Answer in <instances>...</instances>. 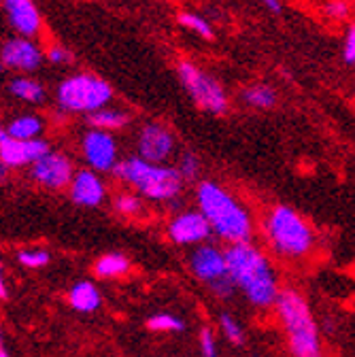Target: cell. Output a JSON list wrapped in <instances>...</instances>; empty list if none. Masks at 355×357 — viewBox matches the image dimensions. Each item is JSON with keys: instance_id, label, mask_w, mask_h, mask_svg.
Returning a JSON list of instances; mask_svg holds the SVG:
<instances>
[{"instance_id": "obj_1", "label": "cell", "mask_w": 355, "mask_h": 357, "mask_svg": "<svg viewBox=\"0 0 355 357\" xmlns=\"http://www.w3.org/2000/svg\"><path fill=\"white\" fill-rule=\"evenodd\" d=\"M228 273L236 285V289L245 296V300L255 308H275L281 285L275 268L257 245L251 241L236 243L226 247Z\"/></svg>"}, {"instance_id": "obj_2", "label": "cell", "mask_w": 355, "mask_h": 357, "mask_svg": "<svg viewBox=\"0 0 355 357\" xmlns=\"http://www.w3.org/2000/svg\"><path fill=\"white\" fill-rule=\"evenodd\" d=\"M198 211L209 219L213 234L228 245L247 243L253 238V219L247 206L236 200L226 188L215 181H202L196 188Z\"/></svg>"}, {"instance_id": "obj_3", "label": "cell", "mask_w": 355, "mask_h": 357, "mask_svg": "<svg viewBox=\"0 0 355 357\" xmlns=\"http://www.w3.org/2000/svg\"><path fill=\"white\" fill-rule=\"evenodd\" d=\"M275 312L287 336V349L294 357H324L317 321L300 291L292 287L281 289Z\"/></svg>"}, {"instance_id": "obj_4", "label": "cell", "mask_w": 355, "mask_h": 357, "mask_svg": "<svg viewBox=\"0 0 355 357\" xmlns=\"http://www.w3.org/2000/svg\"><path fill=\"white\" fill-rule=\"evenodd\" d=\"M113 172L121 183L135 188L151 202H172L181 196L183 190L179 170L164 164H151L139 155L121 160Z\"/></svg>"}, {"instance_id": "obj_5", "label": "cell", "mask_w": 355, "mask_h": 357, "mask_svg": "<svg viewBox=\"0 0 355 357\" xmlns=\"http://www.w3.org/2000/svg\"><path fill=\"white\" fill-rule=\"evenodd\" d=\"M264 236L271 249L285 259H302L315 247L308 221L287 204H275L264 217Z\"/></svg>"}, {"instance_id": "obj_6", "label": "cell", "mask_w": 355, "mask_h": 357, "mask_svg": "<svg viewBox=\"0 0 355 357\" xmlns=\"http://www.w3.org/2000/svg\"><path fill=\"white\" fill-rule=\"evenodd\" d=\"M113 98V87L92 75V73H77L60 81L56 89V102L64 113H83L92 115L105 109Z\"/></svg>"}, {"instance_id": "obj_7", "label": "cell", "mask_w": 355, "mask_h": 357, "mask_svg": "<svg viewBox=\"0 0 355 357\" xmlns=\"http://www.w3.org/2000/svg\"><path fill=\"white\" fill-rule=\"evenodd\" d=\"M190 271L219 300H230L234 296L236 285L228 273L226 249H219L211 243L194 247V251L190 253Z\"/></svg>"}, {"instance_id": "obj_8", "label": "cell", "mask_w": 355, "mask_h": 357, "mask_svg": "<svg viewBox=\"0 0 355 357\" xmlns=\"http://www.w3.org/2000/svg\"><path fill=\"white\" fill-rule=\"evenodd\" d=\"M176 75H179V81L186 92L190 94V98L202 111L213 113V115H224L228 111L230 107L228 94L215 77H211L209 73H204L202 68H198L194 62H188V60L179 62Z\"/></svg>"}, {"instance_id": "obj_9", "label": "cell", "mask_w": 355, "mask_h": 357, "mask_svg": "<svg viewBox=\"0 0 355 357\" xmlns=\"http://www.w3.org/2000/svg\"><path fill=\"white\" fill-rule=\"evenodd\" d=\"M81 155L96 172H113L119 164V149L113 132L90 128L81 139Z\"/></svg>"}, {"instance_id": "obj_10", "label": "cell", "mask_w": 355, "mask_h": 357, "mask_svg": "<svg viewBox=\"0 0 355 357\" xmlns=\"http://www.w3.org/2000/svg\"><path fill=\"white\" fill-rule=\"evenodd\" d=\"M77 170L73 160L62 153V151H50L47 155H43L36 164L30 166V178L45 190H66L70 188L73 178Z\"/></svg>"}, {"instance_id": "obj_11", "label": "cell", "mask_w": 355, "mask_h": 357, "mask_svg": "<svg viewBox=\"0 0 355 357\" xmlns=\"http://www.w3.org/2000/svg\"><path fill=\"white\" fill-rule=\"evenodd\" d=\"M166 234L170 243L179 247H198L209 243L211 236H215L209 219L198 208L176 213L168 223Z\"/></svg>"}, {"instance_id": "obj_12", "label": "cell", "mask_w": 355, "mask_h": 357, "mask_svg": "<svg viewBox=\"0 0 355 357\" xmlns=\"http://www.w3.org/2000/svg\"><path fill=\"white\" fill-rule=\"evenodd\" d=\"M52 151L50 143L43 139L34 141H20L13 139L3 130L0 132V162L3 168H24L36 164L43 155H47Z\"/></svg>"}, {"instance_id": "obj_13", "label": "cell", "mask_w": 355, "mask_h": 357, "mask_svg": "<svg viewBox=\"0 0 355 357\" xmlns=\"http://www.w3.org/2000/svg\"><path fill=\"white\" fill-rule=\"evenodd\" d=\"M137 151H139V158H143L151 164H164L174 153L172 132L166 126L156 123V121L145 123L139 132Z\"/></svg>"}, {"instance_id": "obj_14", "label": "cell", "mask_w": 355, "mask_h": 357, "mask_svg": "<svg viewBox=\"0 0 355 357\" xmlns=\"http://www.w3.org/2000/svg\"><path fill=\"white\" fill-rule=\"evenodd\" d=\"M0 62L9 70L34 73L43 64V52L32 38L15 36L5 40L3 50H0Z\"/></svg>"}, {"instance_id": "obj_15", "label": "cell", "mask_w": 355, "mask_h": 357, "mask_svg": "<svg viewBox=\"0 0 355 357\" xmlns=\"http://www.w3.org/2000/svg\"><path fill=\"white\" fill-rule=\"evenodd\" d=\"M68 194L77 206L98 208L107 198V188L100 178V172L87 168V170H77L73 183L68 188Z\"/></svg>"}, {"instance_id": "obj_16", "label": "cell", "mask_w": 355, "mask_h": 357, "mask_svg": "<svg viewBox=\"0 0 355 357\" xmlns=\"http://www.w3.org/2000/svg\"><path fill=\"white\" fill-rule=\"evenodd\" d=\"M3 9L7 13V22L9 26L26 36V38H34L40 32V13L34 5V0H3Z\"/></svg>"}, {"instance_id": "obj_17", "label": "cell", "mask_w": 355, "mask_h": 357, "mask_svg": "<svg viewBox=\"0 0 355 357\" xmlns=\"http://www.w3.org/2000/svg\"><path fill=\"white\" fill-rule=\"evenodd\" d=\"M68 304L77 310V312H96L103 304V296L100 289L92 283V281H79L70 287L68 291Z\"/></svg>"}, {"instance_id": "obj_18", "label": "cell", "mask_w": 355, "mask_h": 357, "mask_svg": "<svg viewBox=\"0 0 355 357\" xmlns=\"http://www.w3.org/2000/svg\"><path fill=\"white\" fill-rule=\"evenodd\" d=\"M5 132L9 134V137L20 139V141H34L43 134V121L38 115H32V113L17 115L9 121Z\"/></svg>"}, {"instance_id": "obj_19", "label": "cell", "mask_w": 355, "mask_h": 357, "mask_svg": "<svg viewBox=\"0 0 355 357\" xmlns=\"http://www.w3.org/2000/svg\"><path fill=\"white\" fill-rule=\"evenodd\" d=\"M9 92L28 102V105H40L43 100H45V87H43L36 79L32 77H15L9 81Z\"/></svg>"}, {"instance_id": "obj_20", "label": "cell", "mask_w": 355, "mask_h": 357, "mask_svg": "<svg viewBox=\"0 0 355 357\" xmlns=\"http://www.w3.org/2000/svg\"><path fill=\"white\" fill-rule=\"evenodd\" d=\"M130 259L123 253H105L94 261V275L98 279H119L128 275Z\"/></svg>"}, {"instance_id": "obj_21", "label": "cell", "mask_w": 355, "mask_h": 357, "mask_svg": "<svg viewBox=\"0 0 355 357\" xmlns=\"http://www.w3.org/2000/svg\"><path fill=\"white\" fill-rule=\"evenodd\" d=\"M87 123L90 128H96V130H105V132H115V130H121L130 123V115L126 111H119V109H100L92 115H87Z\"/></svg>"}, {"instance_id": "obj_22", "label": "cell", "mask_w": 355, "mask_h": 357, "mask_svg": "<svg viewBox=\"0 0 355 357\" xmlns=\"http://www.w3.org/2000/svg\"><path fill=\"white\" fill-rule=\"evenodd\" d=\"M243 100L253 109H273L277 105V92L271 85H251L243 92Z\"/></svg>"}, {"instance_id": "obj_23", "label": "cell", "mask_w": 355, "mask_h": 357, "mask_svg": "<svg viewBox=\"0 0 355 357\" xmlns=\"http://www.w3.org/2000/svg\"><path fill=\"white\" fill-rule=\"evenodd\" d=\"M145 326L151 332H160V334H174V332H183L186 330V321L181 317L172 315V312H158V315H151Z\"/></svg>"}, {"instance_id": "obj_24", "label": "cell", "mask_w": 355, "mask_h": 357, "mask_svg": "<svg viewBox=\"0 0 355 357\" xmlns=\"http://www.w3.org/2000/svg\"><path fill=\"white\" fill-rule=\"evenodd\" d=\"M219 330H221V334L226 336L228 342H232L236 347L245 344V330H243V326L232 315H228V312H221V315H219Z\"/></svg>"}, {"instance_id": "obj_25", "label": "cell", "mask_w": 355, "mask_h": 357, "mask_svg": "<svg viewBox=\"0 0 355 357\" xmlns=\"http://www.w3.org/2000/svg\"><path fill=\"white\" fill-rule=\"evenodd\" d=\"M17 261L24 266V268H30V271H36V268H43L52 261V255L50 251L45 249H22L17 251Z\"/></svg>"}, {"instance_id": "obj_26", "label": "cell", "mask_w": 355, "mask_h": 357, "mask_svg": "<svg viewBox=\"0 0 355 357\" xmlns=\"http://www.w3.org/2000/svg\"><path fill=\"white\" fill-rule=\"evenodd\" d=\"M113 206L121 217H137L143 211V200L137 194H119Z\"/></svg>"}, {"instance_id": "obj_27", "label": "cell", "mask_w": 355, "mask_h": 357, "mask_svg": "<svg viewBox=\"0 0 355 357\" xmlns=\"http://www.w3.org/2000/svg\"><path fill=\"white\" fill-rule=\"evenodd\" d=\"M200 168H202L200 158L194 155L192 151L183 153V155L179 158V164H176V170H179V174H181L183 181H196L198 174H200Z\"/></svg>"}, {"instance_id": "obj_28", "label": "cell", "mask_w": 355, "mask_h": 357, "mask_svg": "<svg viewBox=\"0 0 355 357\" xmlns=\"http://www.w3.org/2000/svg\"><path fill=\"white\" fill-rule=\"evenodd\" d=\"M179 24L181 26H186V28H190V30H194L196 34H200V36H204V38H211L213 36V28H211V24L204 20V17H200V15H196V13H179Z\"/></svg>"}, {"instance_id": "obj_29", "label": "cell", "mask_w": 355, "mask_h": 357, "mask_svg": "<svg viewBox=\"0 0 355 357\" xmlns=\"http://www.w3.org/2000/svg\"><path fill=\"white\" fill-rule=\"evenodd\" d=\"M198 351L202 357H217L219 355V347H217V336L215 332L204 326L198 334Z\"/></svg>"}, {"instance_id": "obj_30", "label": "cell", "mask_w": 355, "mask_h": 357, "mask_svg": "<svg viewBox=\"0 0 355 357\" xmlns=\"http://www.w3.org/2000/svg\"><path fill=\"white\" fill-rule=\"evenodd\" d=\"M342 58L347 64H355V24L347 28L345 45H342Z\"/></svg>"}, {"instance_id": "obj_31", "label": "cell", "mask_w": 355, "mask_h": 357, "mask_svg": "<svg viewBox=\"0 0 355 357\" xmlns=\"http://www.w3.org/2000/svg\"><path fill=\"white\" fill-rule=\"evenodd\" d=\"M326 13L332 20H345V17H349V5H347V0H330L328 7H326Z\"/></svg>"}, {"instance_id": "obj_32", "label": "cell", "mask_w": 355, "mask_h": 357, "mask_svg": "<svg viewBox=\"0 0 355 357\" xmlns=\"http://www.w3.org/2000/svg\"><path fill=\"white\" fill-rule=\"evenodd\" d=\"M47 60L52 64H68L70 62V54L64 47H60V45H54V47L47 50Z\"/></svg>"}, {"instance_id": "obj_33", "label": "cell", "mask_w": 355, "mask_h": 357, "mask_svg": "<svg viewBox=\"0 0 355 357\" xmlns=\"http://www.w3.org/2000/svg\"><path fill=\"white\" fill-rule=\"evenodd\" d=\"M259 3L269 9V11H273V13H281V0H259Z\"/></svg>"}, {"instance_id": "obj_34", "label": "cell", "mask_w": 355, "mask_h": 357, "mask_svg": "<svg viewBox=\"0 0 355 357\" xmlns=\"http://www.w3.org/2000/svg\"><path fill=\"white\" fill-rule=\"evenodd\" d=\"M0 298H3V300H7V298H9V289H7V281H5V277L0 279Z\"/></svg>"}, {"instance_id": "obj_35", "label": "cell", "mask_w": 355, "mask_h": 357, "mask_svg": "<svg viewBox=\"0 0 355 357\" xmlns=\"http://www.w3.org/2000/svg\"><path fill=\"white\" fill-rule=\"evenodd\" d=\"M0 357H11V355H9V351H7V347H5V344H3V347H0Z\"/></svg>"}]
</instances>
